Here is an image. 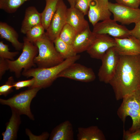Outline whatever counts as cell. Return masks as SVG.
<instances>
[{"instance_id": "35", "label": "cell", "mask_w": 140, "mask_h": 140, "mask_svg": "<svg viewBox=\"0 0 140 140\" xmlns=\"http://www.w3.org/2000/svg\"><path fill=\"white\" fill-rule=\"evenodd\" d=\"M8 70H9V67L6 59L0 58V80L6 72Z\"/></svg>"}, {"instance_id": "11", "label": "cell", "mask_w": 140, "mask_h": 140, "mask_svg": "<svg viewBox=\"0 0 140 140\" xmlns=\"http://www.w3.org/2000/svg\"><path fill=\"white\" fill-rule=\"evenodd\" d=\"M115 44V38L109 35L96 34L92 44L86 51L91 58L101 60L106 51L114 47Z\"/></svg>"}, {"instance_id": "23", "label": "cell", "mask_w": 140, "mask_h": 140, "mask_svg": "<svg viewBox=\"0 0 140 140\" xmlns=\"http://www.w3.org/2000/svg\"><path fill=\"white\" fill-rule=\"evenodd\" d=\"M53 43L56 50L64 59L74 56L77 54L72 44L63 41L59 37Z\"/></svg>"}, {"instance_id": "3", "label": "cell", "mask_w": 140, "mask_h": 140, "mask_svg": "<svg viewBox=\"0 0 140 140\" xmlns=\"http://www.w3.org/2000/svg\"><path fill=\"white\" fill-rule=\"evenodd\" d=\"M34 44L38 48V55L34 58V62L38 67L46 68L56 65L64 60L57 51L53 42L45 33Z\"/></svg>"}, {"instance_id": "34", "label": "cell", "mask_w": 140, "mask_h": 140, "mask_svg": "<svg viewBox=\"0 0 140 140\" xmlns=\"http://www.w3.org/2000/svg\"><path fill=\"white\" fill-rule=\"evenodd\" d=\"M26 132L29 137L30 140H47L49 137L50 135L48 132H45L39 136H35L27 129H26Z\"/></svg>"}, {"instance_id": "15", "label": "cell", "mask_w": 140, "mask_h": 140, "mask_svg": "<svg viewBox=\"0 0 140 140\" xmlns=\"http://www.w3.org/2000/svg\"><path fill=\"white\" fill-rule=\"evenodd\" d=\"M85 15L74 7L67 9L66 23L72 27L78 33L84 31L89 26Z\"/></svg>"}, {"instance_id": "22", "label": "cell", "mask_w": 140, "mask_h": 140, "mask_svg": "<svg viewBox=\"0 0 140 140\" xmlns=\"http://www.w3.org/2000/svg\"><path fill=\"white\" fill-rule=\"evenodd\" d=\"M46 5L41 13V24L46 30L48 27L57 9L59 0H45Z\"/></svg>"}, {"instance_id": "31", "label": "cell", "mask_w": 140, "mask_h": 140, "mask_svg": "<svg viewBox=\"0 0 140 140\" xmlns=\"http://www.w3.org/2000/svg\"><path fill=\"white\" fill-rule=\"evenodd\" d=\"M123 140H140V129L133 132L123 129Z\"/></svg>"}, {"instance_id": "37", "label": "cell", "mask_w": 140, "mask_h": 140, "mask_svg": "<svg viewBox=\"0 0 140 140\" xmlns=\"http://www.w3.org/2000/svg\"><path fill=\"white\" fill-rule=\"evenodd\" d=\"M69 2L71 7H74L76 0H67Z\"/></svg>"}, {"instance_id": "24", "label": "cell", "mask_w": 140, "mask_h": 140, "mask_svg": "<svg viewBox=\"0 0 140 140\" xmlns=\"http://www.w3.org/2000/svg\"><path fill=\"white\" fill-rule=\"evenodd\" d=\"M119 107L132 109L140 112V89L122 99Z\"/></svg>"}, {"instance_id": "1", "label": "cell", "mask_w": 140, "mask_h": 140, "mask_svg": "<svg viewBox=\"0 0 140 140\" xmlns=\"http://www.w3.org/2000/svg\"><path fill=\"white\" fill-rule=\"evenodd\" d=\"M117 100L140 89V55L120 56L118 65L109 83Z\"/></svg>"}, {"instance_id": "6", "label": "cell", "mask_w": 140, "mask_h": 140, "mask_svg": "<svg viewBox=\"0 0 140 140\" xmlns=\"http://www.w3.org/2000/svg\"><path fill=\"white\" fill-rule=\"evenodd\" d=\"M120 56L114 47L110 48L106 51L101 60L102 64L98 74L100 81L109 83L115 72Z\"/></svg>"}, {"instance_id": "36", "label": "cell", "mask_w": 140, "mask_h": 140, "mask_svg": "<svg viewBox=\"0 0 140 140\" xmlns=\"http://www.w3.org/2000/svg\"><path fill=\"white\" fill-rule=\"evenodd\" d=\"M134 28L130 30V36H133L140 40V19L135 23Z\"/></svg>"}, {"instance_id": "20", "label": "cell", "mask_w": 140, "mask_h": 140, "mask_svg": "<svg viewBox=\"0 0 140 140\" xmlns=\"http://www.w3.org/2000/svg\"><path fill=\"white\" fill-rule=\"evenodd\" d=\"M78 140H105V137L103 132L97 126L92 125L78 128L77 135Z\"/></svg>"}, {"instance_id": "32", "label": "cell", "mask_w": 140, "mask_h": 140, "mask_svg": "<svg viewBox=\"0 0 140 140\" xmlns=\"http://www.w3.org/2000/svg\"><path fill=\"white\" fill-rule=\"evenodd\" d=\"M34 81L35 79L33 78L27 80L18 81L14 82L13 87L17 90L25 87H29V88L33 85Z\"/></svg>"}, {"instance_id": "18", "label": "cell", "mask_w": 140, "mask_h": 140, "mask_svg": "<svg viewBox=\"0 0 140 140\" xmlns=\"http://www.w3.org/2000/svg\"><path fill=\"white\" fill-rule=\"evenodd\" d=\"M0 35L1 38L10 42L16 50L22 49L23 43L18 40V33L13 28L5 22H0Z\"/></svg>"}, {"instance_id": "30", "label": "cell", "mask_w": 140, "mask_h": 140, "mask_svg": "<svg viewBox=\"0 0 140 140\" xmlns=\"http://www.w3.org/2000/svg\"><path fill=\"white\" fill-rule=\"evenodd\" d=\"M91 0H76L74 7L85 16L88 15Z\"/></svg>"}, {"instance_id": "16", "label": "cell", "mask_w": 140, "mask_h": 140, "mask_svg": "<svg viewBox=\"0 0 140 140\" xmlns=\"http://www.w3.org/2000/svg\"><path fill=\"white\" fill-rule=\"evenodd\" d=\"M41 23V14L34 6H31L26 9L22 23L21 32L25 34L31 29Z\"/></svg>"}, {"instance_id": "5", "label": "cell", "mask_w": 140, "mask_h": 140, "mask_svg": "<svg viewBox=\"0 0 140 140\" xmlns=\"http://www.w3.org/2000/svg\"><path fill=\"white\" fill-rule=\"evenodd\" d=\"M41 89L40 88H29L7 99H0V103L9 106L11 110L15 111L20 115H25L30 119L34 120V116L31 111V103L38 92Z\"/></svg>"}, {"instance_id": "25", "label": "cell", "mask_w": 140, "mask_h": 140, "mask_svg": "<svg viewBox=\"0 0 140 140\" xmlns=\"http://www.w3.org/2000/svg\"><path fill=\"white\" fill-rule=\"evenodd\" d=\"M30 0H0V9L9 13H12L25 2Z\"/></svg>"}, {"instance_id": "17", "label": "cell", "mask_w": 140, "mask_h": 140, "mask_svg": "<svg viewBox=\"0 0 140 140\" xmlns=\"http://www.w3.org/2000/svg\"><path fill=\"white\" fill-rule=\"evenodd\" d=\"M74 132L72 125L68 120H66L55 127L49 137L50 140H73Z\"/></svg>"}, {"instance_id": "27", "label": "cell", "mask_w": 140, "mask_h": 140, "mask_svg": "<svg viewBox=\"0 0 140 140\" xmlns=\"http://www.w3.org/2000/svg\"><path fill=\"white\" fill-rule=\"evenodd\" d=\"M77 34L75 29L66 23L62 30L59 37L63 41L72 44Z\"/></svg>"}, {"instance_id": "10", "label": "cell", "mask_w": 140, "mask_h": 140, "mask_svg": "<svg viewBox=\"0 0 140 140\" xmlns=\"http://www.w3.org/2000/svg\"><path fill=\"white\" fill-rule=\"evenodd\" d=\"M58 77L88 82L94 81L96 76L91 68L74 62L62 71L59 74Z\"/></svg>"}, {"instance_id": "29", "label": "cell", "mask_w": 140, "mask_h": 140, "mask_svg": "<svg viewBox=\"0 0 140 140\" xmlns=\"http://www.w3.org/2000/svg\"><path fill=\"white\" fill-rule=\"evenodd\" d=\"M14 78L13 76L10 77L5 83L0 87V95L5 96L13 91L12 88L14 83Z\"/></svg>"}, {"instance_id": "19", "label": "cell", "mask_w": 140, "mask_h": 140, "mask_svg": "<svg viewBox=\"0 0 140 140\" xmlns=\"http://www.w3.org/2000/svg\"><path fill=\"white\" fill-rule=\"evenodd\" d=\"M12 115L9 121L6 124L5 131L3 132V140H13L16 139L19 126L21 123L20 115L11 110Z\"/></svg>"}, {"instance_id": "38", "label": "cell", "mask_w": 140, "mask_h": 140, "mask_svg": "<svg viewBox=\"0 0 140 140\" xmlns=\"http://www.w3.org/2000/svg\"><path fill=\"white\" fill-rule=\"evenodd\" d=\"M139 40V41H140V40Z\"/></svg>"}, {"instance_id": "8", "label": "cell", "mask_w": 140, "mask_h": 140, "mask_svg": "<svg viewBox=\"0 0 140 140\" xmlns=\"http://www.w3.org/2000/svg\"><path fill=\"white\" fill-rule=\"evenodd\" d=\"M67 10L63 0H59L56 11L45 33L46 37L53 42L59 37L62 30L66 23Z\"/></svg>"}, {"instance_id": "2", "label": "cell", "mask_w": 140, "mask_h": 140, "mask_svg": "<svg viewBox=\"0 0 140 140\" xmlns=\"http://www.w3.org/2000/svg\"><path fill=\"white\" fill-rule=\"evenodd\" d=\"M80 55H76L65 59L61 63L54 66L46 68H32L23 70L22 75L27 78L32 77L35 79L33 85L29 88H45L49 87L59 74L65 69L79 59Z\"/></svg>"}, {"instance_id": "4", "label": "cell", "mask_w": 140, "mask_h": 140, "mask_svg": "<svg viewBox=\"0 0 140 140\" xmlns=\"http://www.w3.org/2000/svg\"><path fill=\"white\" fill-rule=\"evenodd\" d=\"M23 41L22 51L19 57L15 60L6 59L9 70L14 73L17 78L20 76L23 69L27 70L36 67L34 59L38 52L37 47L29 41L26 37H24Z\"/></svg>"}, {"instance_id": "26", "label": "cell", "mask_w": 140, "mask_h": 140, "mask_svg": "<svg viewBox=\"0 0 140 140\" xmlns=\"http://www.w3.org/2000/svg\"><path fill=\"white\" fill-rule=\"evenodd\" d=\"M45 30L41 23L38 24L29 30L25 34L26 37L29 41L34 43L42 37L45 33Z\"/></svg>"}, {"instance_id": "13", "label": "cell", "mask_w": 140, "mask_h": 140, "mask_svg": "<svg viewBox=\"0 0 140 140\" xmlns=\"http://www.w3.org/2000/svg\"><path fill=\"white\" fill-rule=\"evenodd\" d=\"M114 48L120 56H134L140 55L139 40L130 36L122 38H114Z\"/></svg>"}, {"instance_id": "12", "label": "cell", "mask_w": 140, "mask_h": 140, "mask_svg": "<svg viewBox=\"0 0 140 140\" xmlns=\"http://www.w3.org/2000/svg\"><path fill=\"white\" fill-rule=\"evenodd\" d=\"M108 0H91L88 14L90 23L94 26L100 21L110 18L111 13L109 10Z\"/></svg>"}, {"instance_id": "14", "label": "cell", "mask_w": 140, "mask_h": 140, "mask_svg": "<svg viewBox=\"0 0 140 140\" xmlns=\"http://www.w3.org/2000/svg\"><path fill=\"white\" fill-rule=\"evenodd\" d=\"M95 36L96 35L90 30L89 26L83 31L78 33L72 44L75 52L77 53L87 51Z\"/></svg>"}, {"instance_id": "21", "label": "cell", "mask_w": 140, "mask_h": 140, "mask_svg": "<svg viewBox=\"0 0 140 140\" xmlns=\"http://www.w3.org/2000/svg\"><path fill=\"white\" fill-rule=\"evenodd\" d=\"M118 117L124 123L128 116H130L132 120V124L128 130L133 132L140 129V112L135 110L119 107L117 111Z\"/></svg>"}, {"instance_id": "28", "label": "cell", "mask_w": 140, "mask_h": 140, "mask_svg": "<svg viewBox=\"0 0 140 140\" xmlns=\"http://www.w3.org/2000/svg\"><path fill=\"white\" fill-rule=\"evenodd\" d=\"M8 45L3 41H0V58L11 60H14V58L18 55V51L11 52L9 51Z\"/></svg>"}, {"instance_id": "33", "label": "cell", "mask_w": 140, "mask_h": 140, "mask_svg": "<svg viewBox=\"0 0 140 140\" xmlns=\"http://www.w3.org/2000/svg\"><path fill=\"white\" fill-rule=\"evenodd\" d=\"M117 3L129 7L138 8L140 5V0H115Z\"/></svg>"}, {"instance_id": "9", "label": "cell", "mask_w": 140, "mask_h": 140, "mask_svg": "<svg viewBox=\"0 0 140 140\" xmlns=\"http://www.w3.org/2000/svg\"><path fill=\"white\" fill-rule=\"evenodd\" d=\"M93 26L92 32L96 35L106 34L118 38L130 36L129 30L124 26L118 24L117 22L110 18L98 22Z\"/></svg>"}, {"instance_id": "7", "label": "cell", "mask_w": 140, "mask_h": 140, "mask_svg": "<svg viewBox=\"0 0 140 140\" xmlns=\"http://www.w3.org/2000/svg\"><path fill=\"white\" fill-rule=\"evenodd\" d=\"M109 10L113 15V19L123 25L136 23L140 19V9L133 8L109 2Z\"/></svg>"}, {"instance_id": "39", "label": "cell", "mask_w": 140, "mask_h": 140, "mask_svg": "<svg viewBox=\"0 0 140 140\" xmlns=\"http://www.w3.org/2000/svg\"></svg>"}]
</instances>
